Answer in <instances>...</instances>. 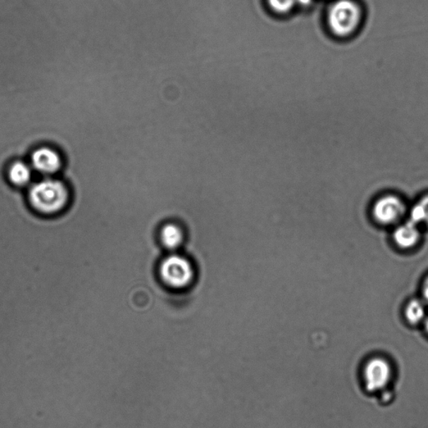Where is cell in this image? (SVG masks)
<instances>
[{"mask_svg":"<svg viewBox=\"0 0 428 428\" xmlns=\"http://www.w3.org/2000/svg\"><path fill=\"white\" fill-rule=\"evenodd\" d=\"M405 210L406 207L402 199L395 195H386L375 203L372 213L380 224L391 225L403 217Z\"/></svg>","mask_w":428,"mask_h":428,"instance_id":"5","label":"cell"},{"mask_svg":"<svg viewBox=\"0 0 428 428\" xmlns=\"http://www.w3.org/2000/svg\"><path fill=\"white\" fill-rule=\"evenodd\" d=\"M419 203H420L423 208V211H424V222H427L428 224V196H426L425 198H423Z\"/></svg>","mask_w":428,"mask_h":428,"instance_id":"12","label":"cell"},{"mask_svg":"<svg viewBox=\"0 0 428 428\" xmlns=\"http://www.w3.org/2000/svg\"><path fill=\"white\" fill-rule=\"evenodd\" d=\"M33 170L44 177H51L64 170L65 158L60 150L42 145L32 151L29 157Z\"/></svg>","mask_w":428,"mask_h":428,"instance_id":"4","label":"cell"},{"mask_svg":"<svg viewBox=\"0 0 428 428\" xmlns=\"http://www.w3.org/2000/svg\"><path fill=\"white\" fill-rule=\"evenodd\" d=\"M272 11L276 13H285L292 10L295 0H267Z\"/></svg>","mask_w":428,"mask_h":428,"instance_id":"11","label":"cell"},{"mask_svg":"<svg viewBox=\"0 0 428 428\" xmlns=\"http://www.w3.org/2000/svg\"><path fill=\"white\" fill-rule=\"evenodd\" d=\"M33 168L25 160L12 162L7 167L6 177L8 183L17 189H21L31 184L33 177Z\"/></svg>","mask_w":428,"mask_h":428,"instance_id":"8","label":"cell"},{"mask_svg":"<svg viewBox=\"0 0 428 428\" xmlns=\"http://www.w3.org/2000/svg\"><path fill=\"white\" fill-rule=\"evenodd\" d=\"M406 316L413 325L422 321L425 316V308L421 302L414 299L408 304L406 309Z\"/></svg>","mask_w":428,"mask_h":428,"instance_id":"10","label":"cell"},{"mask_svg":"<svg viewBox=\"0 0 428 428\" xmlns=\"http://www.w3.org/2000/svg\"><path fill=\"white\" fill-rule=\"evenodd\" d=\"M72 191L65 180L44 177L30 186L26 197L35 213L56 217L67 210L72 201Z\"/></svg>","mask_w":428,"mask_h":428,"instance_id":"1","label":"cell"},{"mask_svg":"<svg viewBox=\"0 0 428 428\" xmlns=\"http://www.w3.org/2000/svg\"><path fill=\"white\" fill-rule=\"evenodd\" d=\"M158 236L163 247L172 253L182 247L186 238L183 226L176 222H167L162 225L159 230Z\"/></svg>","mask_w":428,"mask_h":428,"instance_id":"7","label":"cell"},{"mask_svg":"<svg viewBox=\"0 0 428 428\" xmlns=\"http://www.w3.org/2000/svg\"><path fill=\"white\" fill-rule=\"evenodd\" d=\"M423 295L428 303V278L425 282L424 288H423Z\"/></svg>","mask_w":428,"mask_h":428,"instance_id":"13","label":"cell"},{"mask_svg":"<svg viewBox=\"0 0 428 428\" xmlns=\"http://www.w3.org/2000/svg\"><path fill=\"white\" fill-rule=\"evenodd\" d=\"M158 274L164 285L172 290H182L194 283L195 268L188 258L174 252L163 258Z\"/></svg>","mask_w":428,"mask_h":428,"instance_id":"2","label":"cell"},{"mask_svg":"<svg viewBox=\"0 0 428 428\" xmlns=\"http://www.w3.org/2000/svg\"><path fill=\"white\" fill-rule=\"evenodd\" d=\"M361 10L352 0H338L330 8L328 21L333 33L347 36L357 30Z\"/></svg>","mask_w":428,"mask_h":428,"instance_id":"3","label":"cell"},{"mask_svg":"<svg viewBox=\"0 0 428 428\" xmlns=\"http://www.w3.org/2000/svg\"><path fill=\"white\" fill-rule=\"evenodd\" d=\"M296 3L302 4L303 6H309L313 2V0H295Z\"/></svg>","mask_w":428,"mask_h":428,"instance_id":"14","label":"cell"},{"mask_svg":"<svg viewBox=\"0 0 428 428\" xmlns=\"http://www.w3.org/2000/svg\"><path fill=\"white\" fill-rule=\"evenodd\" d=\"M426 328H427V331L428 332V319H427V321L426 322Z\"/></svg>","mask_w":428,"mask_h":428,"instance_id":"15","label":"cell"},{"mask_svg":"<svg viewBox=\"0 0 428 428\" xmlns=\"http://www.w3.org/2000/svg\"><path fill=\"white\" fill-rule=\"evenodd\" d=\"M393 239L400 248H412L417 244L419 239L417 225L413 224L411 221L405 222L394 231Z\"/></svg>","mask_w":428,"mask_h":428,"instance_id":"9","label":"cell"},{"mask_svg":"<svg viewBox=\"0 0 428 428\" xmlns=\"http://www.w3.org/2000/svg\"><path fill=\"white\" fill-rule=\"evenodd\" d=\"M366 388L374 393L386 388L391 376L389 363L382 358H374L367 363L364 372Z\"/></svg>","mask_w":428,"mask_h":428,"instance_id":"6","label":"cell"}]
</instances>
